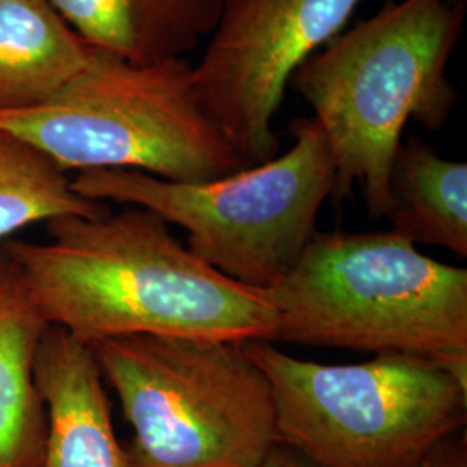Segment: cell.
<instances>
[{
    "mask_svg": "<svg viewBox=\"0 0 467 467\" xmlns=\"http://www.w3.org/2000/svg\"><path fill=\"white\" fill-rule=\"evenodd\" d=\"M260 467H318L308 461L305 455H301L300 451L284 445V443H277L272 447V451H268L265 461L262 462Z\"/></svg>",
    "mask_w": 467,
    "mask_h": 467,
    "instance_id": "cell-16",
    "label": "cell"
},
{
    "mask_svg": "<svg viewBox=\"0 0 467 467\" xmlns=\"http://www.w3.org/2000/svg\"><path fill=\"white\" fill-rule=\"evenodd\" d=\"M90 348L134 428V467H260L281 441L272 386L244 343L135 334Z\"/></svg>",
    "mask_w": 467,
    "mask_h": 467,
    "instance_id": "cell-4",
    "label": "cell"
},
{
    "mask_svg": "<svg viewBox=\"0 0 467 467\" xmlns=\"http://www.w3.org/2000/svg\"><path fill=\"white\" fill-rule=\"evenodd\" d=\"M461 2H467V0H461Z\"/></svg>",
    "mask_w": 467,
    "mask_h": 467,
    "instance_id": "cell-17",
    "label": "cell"
},
{
    "mask_svg": "<svg viewBox=\"0 0 467 467\" xmlns=\"http://www.w3.org/2000/svg\"><path fill=\"white\" fill-rule=\"evenodd\" d=\"M35 381L47 410L42 467H134L115 434L90 345L49 326L36 351Z\"/></svg>",
    "mask_w": 467,
    "mask_h": 467,
    "instance_id": "cell-9",
    "label": "cell"
},
{
    "mask_svg": "<svg viewBox=\"0 0 467 467\" xmlns=\"http://www.w3.org/2000/svg\"><path fill=\"white\" fill-rule=\"evenodd\" d=\"M106 212V202L78 194L67 171L46 152L0 130V243L36 222L100 217Z\"/></svg>",
    "mask_w": 467,
    "mask_h": 467,
    "instance_id": "cell-14",
    "label": "cell"
},
{
    "mask_svg": "<svg viewBox=\"0 0 467 467\" xmlns=\"http://www.w3.org/2000/svg\"><path fill=\"white\" fill-rule=\"evenodd\" d=\"M0 130L34 144L65 171L137 170L204 182L248 168L202 111L184 57L137 65L94 49L87 67L49 100L0 113Z\"/></svg>",
    "mask_w": 467,
    "mask_h": 467,
    "instance_id": "cell-5",
    "label": "cell"
},
{
    "mask_svg": "<svg viewBox=\"0 0 467 467\" xmlns=\"http://www.w3.org/2000/svg\"><path fill=\"white\" fill-rule=\"evenodd\" d=\"M416 467H467L466 434H453L440 441Z\"/></svg>",
    "mask_w": 467,
    "mask_h": 467,
    "instance_id": "cell-15",
    "label": "cell"
},
{
    "mask_svg": "<svg viewBox=\"0 0 467 467\" xmlns=\"http://www.w3.org/2000/svg\"><path fill=\"white\" fill-rule=\"evenodd\" d=\"M391 233L467 256V165L441 158L418 137L401 140L389 171Z\"/></svg>",
    "mask_w": 467,
    "mask_h": 467,
    "instance_id": "cell-13",
    "label": "cell"
},
{
    "mask_svg": "<svg viewBox=\"0 0 467 467\" xmlns=\"http://www.w3.org/2000/svg\"><path fill=\"white\" fill-rule=\"evenodd\" d=\"M92 49L137 65L184 57L217 25L222 0H49Z\"/></svg>",
    "mask_w": 467,
    "mask_h": 467,
    "instance_id": "cell-11",
    "label": "cell"
},
{
    "mask_svg": "<svg viewBox=\"0 0 467 467\" xmlns=\"http://www.w3.org/2000/svg\"><path fill=\"white\" fill-rule=\"evenodd\" d=\"M47 233L49 243L0 244L50 326L87 345L135 334L272 343L264 291L202 264L148 208L54 218Z\"/></svg>",
    "mask_w": 467,
    "mask_h": 467,
    "instance_id": "cell-1",
    "label": "cell"
},
{
    "mask_svg": "<svg viewBox=\"0 0 467 467\" xmlns=\"http://www.w3.org/2000/svg\"><path fill=\"white\" fill-rule=\"evenodd\" d=\"M244 345L272 386L281 443L316 466L416 467L466 424L467 386L430 360L326 366Z\"/></svg>",
    "mask_w": 467,
    "mask_h": 467,
    "instance_id": "cell-7",
    "label": "cell"
},
{
    "mask_svg": "<svg viewBox=\"0 0 467 467\" xmlns=\"http://www.w3.org/2000/svg\"><path fill=\"white\" fill-rule=\"evenodd\" d=\"M49 326L0 244V467L44 466L47 410L35 358Z\"/></svg>",
    "mask_w": 467,
    "mask_h": 467,
    "instance_id": "cell-10",
    "label": "cell"
},
{
    "mask_svg": "<svg viewBox=\"0 0 467 467\" xmlns=\"http://www.w3.org/2000/svg\"><path fill=\"white\" fill-rule=\"evenodd\" d=\"M466 11L461 0H384L295 71L289 85L314 109L333 156L334 202L358 185L368 215L386 217L407 121L440 130L459 100L449 61Z\"/></svg>",
    "mask_w": 467,
    "mask_h": 467,
    "instance_id": "cell-2",
    "label": "cell"
},
{
    "mask_svg": "<svg viewBox=\"0 0 467 467\" xmlns=\"http://www.w3.org/2000/svg\"><path fill=\"white\" fill-rule=\"evenodd\" d=\"M264 295L272 341L424 358L467 386V268L399 234L317 233Z\"/></svg>",
    "mask_w": 467,
    "mask_h": 467,
    "instance_id": "cell-3",
    "label": "cell"
},
{
    "mask_svg": "<svg viewBox=\"0 0 467 467\" xmlns=\"http://www.w3.org/2000/svg\"><path fill=\"white\" fill-rule=\"evenodd\" d=\"M295 144L262 165L204 182H171L137 170L80 171L85 198L142 206L187 231V250L235 283L267 291L314 239L334 163L314 118H296Z\"/></svg>",
    "mask_w": 467,
    "mask_h": 467,
    "instance_id": "cell-6",
    "label": "cell"
},
{
    "mask_svg": "<svg viewBox=\"0 0 467 467\" xmlns=\"http://www.w3.org/2000/svg\"><path fill=\"white\" fill-rule=\"evenodd\" d=\"M360 0H222L192 82L202 111L248 167L279 154L274 118L295 71Z\"/></svg>",
    "mask_w": 467,
    "mask_h": 467,
    "instance_id": "cell-8",
    "label": "cell"
},
{
    "mask_svg": "<svg viewBox=\"0 0 467 467\" xmlns=\"http://www.w3.org/2000/svg\"><path fill=\"white\" fill-rule=\"evenodd\" d=\"M92 54L49 0H0V113L44 104Z\"/></svg>",
    "mask_w": 467,
    "mask_h": 467,
    "instance_id": "cell-12",
    "label": "cell"
}]
</instances>
